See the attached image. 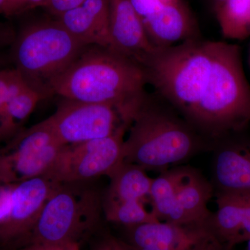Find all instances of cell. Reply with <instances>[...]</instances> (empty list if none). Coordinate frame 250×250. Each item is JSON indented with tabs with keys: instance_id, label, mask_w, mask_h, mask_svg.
Listing matches in <instances>:
<instances>
[{
	"instance_id": "obj_17",
	"label": "cell",
	"mask_w": 250,
	"mask_h": 250,
	"mask_svg": "<svg viewBox=\"0 0 250 250\" xmlns=\"http://www.w3.org/2000/svg\"><path fill=\"white\" fill-rule=\"evenodd\" d=\"M146 171L139 166L124 161L108 177L110 183L103 201L145 202L149 198L152 182Z\"/></svg>"
},
{
	"instance_id": "obj_26",
	"label": "cell",
	"mask_w": 250,
	"mask_h": 250,
	"mask_svg": "<svg viewBox=\"0 0 250 250\" xmlns=\"http://www.w3.org/2000/svg\"><path fill=\"white\" fill-rule=\"evenodd\" d=\"M190 250H229L220 243L211 233L206 235Z\"/></svg>"
},
{
	"instance_id": "obj_30",
	"label": "cell",
	"mask_w": 250,
	"mask_h": 250,
	"mask_svg": "<svg viewBox=\"0 0 250 250\" xmlns=\"http://www.w3.org/2000/svg\"><path fill=\"white\" fill-rule=\"evenodd\" d=\"M164 4H169V3L174 2V1H178V0H161Z\"/></svg>"
},
{
	"instance_id": "obj_9",
	"label": "cell",
	"mask_w": 250,
	"mask_h": 250,
	"mask_svg": "<svg viewBox=\"0 0 250 250\" xmlns=\"http://www.w3.org/2000/svg\"><path fill=\"white\" fill-rule=\"evenodd\" d=\"M45 121L64 146L108 137L123 126L129 128L110 105L68 99H62L54 114Z\"/></svg>"
},
{
	"instance_id": "obj_18",
	"label": "cell",
	"mask_w": 250,
	"mask_h": 250,
	"mask_svg": "<svg viewBox=\"0 0 250 250\" xmlns=\"http://www.w3.org/2000/svg\"><path fill=\"white\" fill-rule=\"evenodd\" d=\"M215 9L225 38L241 41L250 36V0H228Z\"/></svg>"
},
{
	"instance_id": "obj_10",
	"label": "cell",
	"mask_w": 250,
	"mask_h": 250,
	"mask_svg": "<svg viewBox=\"0 0 250 250\" xmlns=\"http://www.w3.org/2000/svg\"><path fill=\"white\" fill-rule=\"evenodd\" d=\"M240 134L217 143L212 184L215 192L250 194V140Z\"/></svg>"
},
{
	"instance_id": "obj_15",
	"label": "cell",
	"mask_w": 250,
	"mask_h": 250,
	"mask_svg": "<svg viewBox=\"0 0 250 250\" xmlns=\"http://www.w3.org/2000/svg\"><path fill=\"white\" fill-rule=\"evenodd\" d=\"M187 167L167 169L152 179L149 195L152 207L151 211L159 221L177 225H193L189 223L177 197L179 184L187 172Z\"/></svg>"
},
{
	"instance_id": "obj_29",
	"label": "cell",
	"mask_w": 250,
	"mask_h": 250,
	"mask_svg": "<svg viewBox=\"0 0 250 250\" xmlns=\"http://www.w3.org/2000/svg\"><path fill=\"white\" fill-rule=\"evenodd\" d=\"M5 2H6V0H0V14H1V12H2Z\"/></svg>"
},
{
	"instance_id": "obj_3",
	"label": "cell",
	"mask_w": 250,
	"mask_h": 250,
	"mask_svg": "<svg viewBox=\"0 0 250 250\" xmlns=\"http://www.w3.org/2000/svg\"><path fill=\"white\" fill-rule=\"evenodd\" d=\"M123 143L125 162L146 170H167L203 147L197 131L186 121L150 103L147 98Z\"/></svg>"
},
{
	"instance_id": "obj_21",
	"label": "cell",
	"mask_w": 250,
	"mask_h": 250,
	"mask_svg": "<svg viewBox=\"0 0 250 250\" xmlns=\"http://www.w3.org/2000/svg\"><path fill=\"white\" fill-rule=\"evenodd\" d=\"M47 0H6L1 14L7 17L18 16L35 8L44 7Z\"/></svg>"
},
{
	"instance_id": "obj_24",
	"label": "cell",
	"mask_w": 250,
	"mask_h": 250,
	"mask_svg": "<svg viewBox=\"0 0 250 250\" xmlns=\"http://www.w3.org/2000/svg\"><path fill=\"white\" fill-rule=\"evenodd\" d=\"M85 0H47L44 8L56 18L80 6Z\"/></svg>"
},
{
	"instance_id": "obj_2",
	"label": "cell",
	"mask_w": 250,
	"mask_h": 250,
	"mask_svg": "<svg viewBox=\"0 0 250 250\" xmlns=\"http://www.w3.org/2000/svg\"><path fill=\"white\" fill-rule=\"evenodd\" d=\"M147 83L146 72L139 63L111 49L90 45L49 81L45 93L110 105L129 127L147 100Z\"/></svg>"
},
{
	"instance_id": "obj_6",
	"label": "cell",
	"mask_w": 250,
	"mask_h": 250,
	"mask_svg": "<svg viewBox=\"0 0 250 250\" xmlns=\"http://www.w3.org/2000/svg\"><path fill=\"white\" fill-rule=\"evenodd\" d=\"M59 184L42 175L0 185V246L3 250L22 246Z\"/></svg>"
},
{
	"instance_id": "obj_16",
	"label": "cell",
	"mask_w": 250,
	"mask_h": 250,
	"mask_svg": "<svg viewBox=\"0 0 250 250\" xmlns=\"http://www.w3.org/2000/svg\"><path fill=\"white\" fill-rule=\"evenodd\" d=\"M214 192L213 184L199 171L188 166L179 184L177 197L189 223L207 224L212 215L208 204Z\"/></svg>"
},
{
	"instance_id": "obj_20",
	"label": "cell",
	"mask_w": 250,
	"mask_h": 250,
	"mask_svg": "<svg viewBox=\"0 0 250 250\" xmlns=\"http://www.w3.org/2000/svg\"><path fill=\"white\" fill-rule=\"evenodd\" d=\"M27 85L17 69L0 70V110Z\"/></svg>"
},
{
	"instance_id": "obj_13",
	"label": "cell",
	"mask_w": 250,
	"mask_h": 250,
	"mask_svg": "<svg viewBox=\"0 0 250 250\" xmlns=\"http://www.w3.org/2000/svg\"><path fill=\"white\" fill-rule=\"evenodd\" d=\"M148 39L156 48H164L197 39L193 17L181 0L143 20Z\"/></svg>"
},
{
	"instance_id": "obj_19",
	"label": "cell",
	"mask_w": 250,
	"mask_h": 250,
	"mask_svg": "<svg viewBox=\"0 0 250 250\" xmlns=\"http://www.w3.org/2000/svg\"><path fill=\"white\" fill-rule=\"evenodd\" d=\"M103 213L110 223L126 227L159 222L152 211H148L145 202H103Z\"/></svg>"
},
{
	"instance_id": "obj_4",
	"label": "cell",
	"mask_w": 250,
	"mask_h": 250,
	"mask_svg": "<svg viewBox=\"0 0 250 250\" xmlns=\"http://www.w3.org/2000/svg\"><path fill=\"white\" fill-rule=\"evenodd\" d=\"M88 182L59 184L21 247L30 244H82L95 232L104 215L103 195L88 185Z\"/></svg>"
},
{
	"instance_id": "obj_31",
	"label": "cell",
	"mask_w": 250,
	"mask_h": 250,
	"mask_svg": "<svg viewBox=\"0 0 250 250\" xmlns=\"http://www.w3.org/2000/svg\"><path fill=\"white\" fill-rule=\"evenodd\" d=\"M247 243L246 250H250V238L246 242Z\"/></svg>"
},
{
	"instance_id": "obj_28",
	"label": "cell",
	"mask_w": 250,
	"mask_h": 250,
	"mask_svg": "<svg viewBox=\"0 0 250 250\" xmlns=\"http://www.w3.org/2000/svg\"><path fill=\"white\" fill-rule=\"evenodd\" d=\"M227 1H228V0H215V4H216V7H218L219 6H220V5H222L224 4V3L226 2Z\"/></svg>"
},
{
	"instance_id": "obj_14",
	"label": "cell",
	"mask_w": 250,
	"mask_h": 250,
	"mask_svg": "<svg viewBox=\"0 0 250 250\" xmlns=\"http://www.w3.org/2000/svg\"><path fill=\"white\" fill-rule=\"evenodd\" d=\"M126 244L132 249L150 246L195 244L209 233L207 224L177 225L154 222L126 227Z\"/></svg>"
},
{
	"instance_id": "obj_23",
	"label": "cell",
	"mask_w": 250,
	"mask_h": 250,
	"mask_svg": "<svg viewBox=\"0 0 250 250\" xmlns=\"http://www.w3.org/2000/svg\"><path fill=\"white\" fill-rule=\"evenodd\" d=\"M131 2L142 21L158 12L166 4L161 0H131Z\"/></svg>"
},
{
	"instance_id": "obj_7",
	"label": "cell",
	"mask_w": 250,
	"mask_h": 250,
	"mask_svg": "<svg viewBox=\"0 0 250 250\" xmlns=\"http://www.w3.org/2000/svg\"><path fill=\"white\" fill-rule=\"evenodd\" d=\"M127 129L123 126L108 137L63 146L43 175L60 184L109 177L124 162L123 143Z\"/></svg>"
},
{
	"instance_id": "obj_8",
	"label": "cell",
	"mask_w": 250,
	"mask_h": 250,
	"mask_svg": "<svg viewBox=\"0 0 250 250\" xmlns=\"http://www.w3.org/2000/svg\"><path fill=\"white\" fill-rule=\"evenodd\" d=\"M63 146L45 120L29 129L20 130L0 148V185L43 175Z\"/></svg>"
},
{
	"instance_id": "obj_1",
	"label": "cell",
	"mask_w": 250,
	"mask_h": 250,
	"mask_svg": "<svg viewBox=\"0 0 250 250\" xmlns=\"http://www.w3.org/2000/svg\"><path fill=\"white\" fill-rule=\"evenodd\" d=\"M143 68L147 83L215 142L250 126V85L239 46L193 39L156 48Z\"/></svg>"
},
{
	"instance_id": "obj_5",
	"label": "cell",
	"mask_w": 250,
	"mask_h": 250,
	"mask_svg": "<svg viewBox=\"0 0 250 250\" xmlns=\"http://www.w3.org/2000/svg\"><path fill=\"white\" fill-rule=\"evenodd\" d=\"M13 44L16 69L29 85L45 95L49 81L66 70L88 47L57 20L28 24Z\"/></svg>"
},
{
	"instance_id": "obj_22",
	"label": "cell",
	"mask_w": 250,
	"mask_h": 250,
	"mask_svg": "<svg viewBox=\"0 0 250 250\" xmlns=\"http://www.w3.org/2000/svg\"><path fill=\"white\" fill-rule=\"evenodd\" d=\"M90 250H133L125 241L118 239L109 233L100 237Z\"/></svg>"
},
{
	"instance_id": "obj_27",
	"label": "cell",
	"mask_w": 250,
	"mask_h": 250,
	"mask_svg": "<svg viewBox=\"0 0 250 250\" xmlns=\"http://www.w3.org/2000/svg\"><path fill=\"white\" fill-rule=\"evenodd\" d=\"M16 34L9 26L0 24V48L14 43Z\"/></svg>"
},
{
	"instance_id": "obj_11",
	"label": "cell",
	"mask_w": 250,
	"mask_h": 250,
	"mask_svg": "<svg viewBox=\"0 0 250 250\" xmlns=\"http://www.w3.org/2000/svg\"><path fill=\"white\" fill-rule=\"evenodd\" d=\"M110 34L118 53L144 66L155 52L131 0H109Z\"/></svg>"
},
{
	"instance_id": "obj_25",
	"label": "cell",
	"mask_w": 250,
	"mask_h": 250,
	"mask_svg": "<svg viewBox=\"0 0 250 250\" xmlns=\"http://www.w3.org/2000/svg\"><path fill=\"white\" fill-rule=\"evenodd\" d=\"M12 250H81V244L77 243L30 244Z\"/></svg>"
},
{
	"instance_id": "obj_12",
	"label": "cell",
	"mask_w": 250,
	"mask_h": 250,
	"mask_svg": "<svg viewBox=\"0 0 250 250\" xmlns=\"http://www.w3.org/2000/svg\"><path fill=\"white\" fill-rule=\"evenodd\" d=\"M57 20L85 45L116 52L110 34L109 0H85Z\"/></svg>"
}]
</instances>
